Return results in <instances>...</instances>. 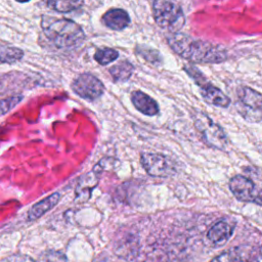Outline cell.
<instances>
[{
  "instance_id": "cell-21",
  "label": "cell",
  "mask_w": 262,
  "mask_h": 262,
  "mask_svg": "<svg viewBox=\"0 0 262 262\" xmlns=\"http://www.w3.org/2000/svg\"><path fill=\"white\" fill-rule=\"evenodd\" d=\"M66 256L60 252H49L44 258V262H66Z\"/></svg>"
},
{
  "instance_id": "cell-11",
  "label": "cell",
  "mask_w": 262,
  "mask_h": 262,
  "mask_svg": "<svg viewBox=\"0 0 262 262\" xmlns=\"http://www.w3.org/2000/svg\"><path fill=\"white\" fill-rule=\"evenodd\" d=\"M102 20L107 28L115 31H121L128 27L130 16L127 11L122 8H113L103 14Z\"/></svg>"
},
{
  "instance_id": "cell-17",
  "label": "cell",
  "mask_w": 262,
  "mask_h": 262,
  "mask_svg": "<svg viewBox=\"0 0 262 262\" xmlns=\"http://www.w3.org/2000/svg\"><path fill=\"white\" fill-rule=\"evenodd\" d=\"M51 9L58 12H70L78 9L83 2L77 0H59V1H48L46 3Z\"/></svg>"
},
{
  "instance_id": "cell-12",
  "label": "cell",
  "mask_w": 262,
  "mask_h": 262,
  "mask_svg": "<svg viewBox=\"0 0 262 262\" xmlns=\"http://www.w3.org/2000/svg\"><path fill=\"white\" fill-rule=\"evenodd\" d=\"M233 232V225L226 220H219L208 231V238L215 245L225 244Z\"/></svg>"
},
{
  "instance_id": "cell-13",
  "label": "cell",
  "mask_w": 262,
  "mask_h": 262,
  "mask_svg": "<svg viewBox=\"0 0 262 262\" xmlns=\"http://www.w3.org/2000/svg\"><path fill=\"white\" fill-rule=\"evenodd\" d=\"M59 199H60L59 192H54V193L50 194L49 196H47L46 199H44V200L38 202L37 204H35L30 209V211L28 213L29 220H35V219L41 217L47 211L52 209L58 203Z\"/></svg>"
},
{
  "instance_id": "cell-3",
  "label": "cell",
  "mask_w": 262,
  "mask_h": 262,
  "mask_svg": "<svg viewBox=\"0 0 262 262\" xmlns=\"http://www.w3.org/2000/svg\"><path fill=\"white\" fill-rule=\"evenodd\" d=\"M192 120L194 127L200 132L207 145L222 150L227 147L228 140L225 132L221 126L215 123L206 113L194 110L192 112Z\"/></svg>"
},
{
  "instance_id": "cell-1",
  "label": "cell",
  "mask_w": 262,
  "mask_h": 262,
  "mask_svg": "<svg viewBox=\"0 0 262 262\" xmlns=\"http://www.w3.org/2000/svg\"><path fill=\"white\" fill-rule=\"evenodd\" d=\"M167 41L178 55L192 62L219 63L227 58L226 51L220 46L182 33L170 34Z\"/></svg>"
},
{
  "instance_id": "cell-9",
  "label": "cell",
  "mask_w": 262,
  "mask_h": 262,
  "mask_svg": "<svg viewBox=\"0 0 262 262\" xmlns=\"http://www.w3.org/2000/svg\"><path fill=\"white\" fill-rule=\"evenodd\" d=\"M72 88L80 97L87 100H94L102 94L104 87L98 78L86 73L79 75L73 81Z\"/></svg>"
},
{
  "instance_id": "cell-16",
  "label": "cell",
  "mask_w": 262,
  "mask_h": 262,
  "mask_svg": "<svg viewBox=\"0 0 262 262\" xmlns=\"http://www.w3.org/2000/svg\"><path fill=\"white\" fill-rule=\"evenodd\" d=\"M24 56V51L16 47L0 46V63H12Z\"/></svg>"
},
{
  "instance_id": "cell-10",
  "label": "cell",
  "mask_w": 262,
  "mask_h": 262,
  "mask_svg": "<svg viewBox=\"0 0 262 262\" xmlns=\"http://www.w3.org/2000/svg\"><path fill=\"white\" fill-rule=\"evenodd\" d=\"M131 100L134 106L142 114L146 116H155L159 113L158 102L149 95L142 91L136 90L131 94Z\"/></svg>"
},
{
  "instance_id": "cell-14",
  "label": "cell",
  "mask_w": 262,
  "mask_h": 262,
  "mask_svg": "<svg viewBox=\"0 0 262 262\" xmlns=\"http://www.w3.org/2000/svg\"><path fill=\"white\" fill-rule=\"evenodd\" d=\"M237 94L245 105L262 113V95L259 92L250 87L244 86L238 89Z\"/></svg>"
},
{
  "instance_id": "cell-5",
  "label": "cell",
  "mask_w": 262,
  "mask_h": 262,
  "mask_svg": "<svg viewBox=\"0 0 262 262\" xmlns=\"http://www.w3.org/2000/svg\"><path fill=\"white\" fill-rule=\"evenodd\" d=\"M184 70L201 88V94L208 103L219 107H227L229 105L230 99L227 97V95L224 94L218 87L207 81L200 70L188 64L184 67Z\"/></svg>"
},
{
  "instance_id": "cell-7",
  "label": "cell",
  "mask_w": 262,
  "mask_h": 262,
  "mask_svg": "<svg viewBox=\"0 0 262 262\" xmlns=\"http://www.w3.org/2000/svg\"><path fill=\"white\" fill-rule=\"evenodd\" d=\"M210 262H262V245H242L233 247Z\"/></svg>"
},
{
  "instance_id": "cell-6",
  "label": "cell",
  "mask_w": 262,
  "mask_h": 262,
  "mask_svg": "<svg viewBox=\"0 0 262 262\" xmlns=\"http://www.w3.org/2000/svg\"><path fill=\"white\" fill-rule=\"evenodd\" d=\"M228 186L236 200L262 206V189L248 177L235 175L230 178Z\"/></svg>"
},
{
  "instance_id": "cell-8",
  "label": "cell",
  "mask_w": 262,
  "mask_h": 262,
  "mask_svg": "<svg viewBox=\"0 0 262 262\" xmlns=\"http://www.w3.org/2000/svg\"><path fill=\"white\" fill-rule=\"evenodd\" d=\"M141 164L145 171L155 177H170L176 173V166L173 161L161 154L143 152Z\"/></svg>"
},
{
  "instance_id": "cell-19",
  "label": "cell",
  "mask_w": 262,
  "mask_h": 262,
  "mask_svg": "<svg viewBox=\"0 0 262 262\" xmlns=\"http://www.w3.org/2000/svg\"><path fill=\"white\" fill-rule=\"evenodd\" d=\"M118 56H119V52L112 48L98 49L94 54L95 60L99 64H102V66H105V64L116 60L118 58Z\"/></svg>"
},
{
  "instance_id": "cell-20",
  "label": "cell",
  "mask_w": 262,
  "mask_h": 262,
  "mask_svg": "<svg viewBox=\"0 0 262 262\" xmlns=\"http://www.w3.org/2000/svg\"><path fill=\"white\" fill-rule=\"evenodd\" d=\"M20 100H21V95H14V96L8 97L6 99L0 100V116H2L4 114H6L7 112H9Z\"/></svg>"
},
{
  "instance_id": "cell-4",
  "label": "cell",
  "mask_w": 262,
  "mask_h": 262,
  "mask_svg": "<svg viewBox=\"0 0 262 262\" xmlns=\"http://www.w3.org/2000/svg\"><path fill=\"white\" fill-rule=\"evenodd\" d=\"M152 13L156 23L172 34L177 33L184 26V13L181 7L174 2L164 0L154 1Z\"/></svg>"
},
{
  "instance_id": "cell-18",
  "label": "cell",
  "mask_w": 262,
  "mask_h": 262,
  "mask_svg": "<svg viewBox=\"0 0 262 262\" xmlns=\"http://www.w3.org/2000/svg\"><path fill=\"white\" fill-rule=\"evenodd\" d=\"M136 52L138 55L142 56L145 60H147L150 63H154V64L162 63V56L160 52L151 47H148L146 45H137Z\"/></svg>"
},
{
  "instance_id": "cell-2",
  "label": "cell",
  "mask_w": 262,
  "mask_h": 262,
  "mask_svg": "<svg viewBox=\"0 0 262 262\" xmlns=\"http://www.w3.org/2000/svg\"><path fill=\"white\" fill-rule=\"evenodd\" d=\"M41 27L46 37L58 48L77 47L85 38L82 28L68 18L44 15Z\"/></svg>"
},
{
  "instance_id": "cell-15",
  "label": "cell",
  "mask_w": 262,
  "mask_h": 262,
  "mask_svg": "<svg viewBox=\"0 0 262 262\" xmlns=\"http://www.w3.org/2000/svg\"><path fill=\"white\" fill-rule=\"evenodd\" d=\"M133 72V66L129 61H120L110 69V73L115 81H126Z\"/></svg>"
}]
</instances>
